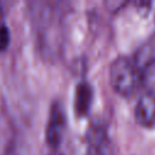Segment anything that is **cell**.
<instances>
[{
    "instance_id": "obj_3",
    "label": "cell",
    "mask_w": 155,
    "mask_h": 155,
    "mask_svg": "<svg viewBox=\"0 0 155 155\" xmlns=\"http://www.w3.org/2000/svg\"><path fill=\"white\" fill-rule=\"evenodd\" d=\"M67 130V117L63 107L59 102H54L51 105L48 121L46 126V143L52 149H59L64 140Z\"/></svg>"
},
{
    "instance_id": "obj_5",
    "label": "cell",
    "mask_w": 155,
    "mask_h": 155,
    "mask_svg": "<svg viewBox=\"0 0 155 155\" xmlns=\"http://www.w3.org/2000/svg\"><path fill=\"white\" fill-rule=\"evenodd\" d=\"M93 99L92 87L88 82L81 81L75 87L74 93V111L78 117H85L88 115Z\"/></svg>"
},
{
    "instance_id": "obj_6",
    "label": "cell",
    "mask_w": 155,
    "mask_h": 155,
    "mask_svg": "<svg viewBox=\"0 0 155 155\" xmlns=\"http://www.w3.org/2000/svg\"><path fill=\"white\" fill-rule=\"evenodd\" d=\"M155 61V36L144 42L136 53L134 62L138 68H143L148 63Z\"/></svg>"
},
{
    "instance_id": "obj_7",
    "label": "cell",
    "mask_w": 155,
    "mask_h": 155,
    "mask_svg": "<svg viewBox=\"0 0 155 155\" xmlns=\"http://www.w3.org/2000/svg\"><path fill=\"white\" fill-rule=\"evenodd\" d=\"M140 85L144 86L147 93L155 96V61L144 65L140 70Z\"/></svg>"
},
{
    "instance_id": "obj_8",
    "label": "cell",
    "mask_w": 155,
    "mask_h": 155,
    "mask_svg": "<svg viewBox=\"0 0 155 155\" xmlns=\"http://www.w3.org/2000/svg\"><path fill=\"white\" fill-rule=\"evenodd\" d=\"M7 147H8V132L7 127L4 124H0V155L7 154Z\"/></svg>"
},
{
    "instance_id": "obj_4",
    "label": "cell",
    "mask_w": 155,
    "mask_h": 155,
    "mask_svg": "<svg viewBox=\"0 0 155 155\" xmlns=\"http://www.w3.org/2000/svg\"><path fill=\"white\" fill-rule=\"evenodd\" d=\"M134 120L143 127L155 126V96L143 94L136 103Z\"/></svg>"
},
{
    "instance_id": "obj_2",
    "label": "cell",
    "mask_w": 155,
    "mask_h": 155,
    "mask_svg": "<svg viewBox=\"0 0 155 155\" xmlns=\"http://www.w3.org/2000/svg\"><path fill=\"white\" fill-rule=\"evenodd\" d=\"M109 80L116 93L122 97H130L140 85V70L133 59L119 57L110 65Z\"/></svg>"
},
{
    "instance_id": "obj_1",
    "label": "cell",
    "mask_w": 155,
    "mask_h": 155,
    "mask_svg": "<svg viewBox=\"0 0 155 155\" xmlns=\"http://www.w3.org/2000/svg\"><path fill=\"white\" fill-rule=\"evenodd\" d=\"M61 155H113V149L105 128L96 124L84 136L68 139L61 147Z\"/></svg>"
},
{
    "instance_id": "obj_9",
    "label": "cell",
    "mask_w": 155,
    "mask_h": 155,
    "mask_svg": "<svg viewBox=\"0 0 155 155\" xmlns=\"http://www.w3.org/2000/svg\"><path fill=\"white\" fill-rule=\"evenodd\" d=\"M10 45V31L5 24L0 25V51H4Z\"/></svg>"
}]
</instances>
